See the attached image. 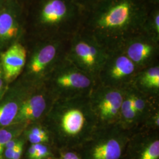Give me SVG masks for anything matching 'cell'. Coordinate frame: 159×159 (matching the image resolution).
<instances>
[{"instance_id":"cell-22","label":"cell","mask_w":159,"mask_h":159,"mask_svg":"<svg viewBox=\"0 0 159 159\" xmlns=\"http://www.w3.org/2000/svg\"><path fill=\"white\" fill-rule=\"evenodd\" d=\"M75 4L79 7L84 12L89 9L91 8L92 7L96 5L101 0H72Z\"/></svg>"},{"instance_id":"cell-24","label":"cell","mask_w":159,"mask_h":159,"mask_svg":"<svg viewBox=\"0 0 159 159\" xmlns=\"http://www.w3.org/2000/svg\"><path fill=\"white\" fill-rule=\"evenodd\" d=\"M23 146H24V143L22 140H20V142L18 143V144L17 146L16 150L14 153L12 159H20L23 153Z\"/></svg>"},{"instance_id":"cell-30","label":"cell","mask_w":159,"mask_h":159,"mask_svg":"<svg viewBox=\"0 0 159 159\" xmlns=\"http://www.w3.org/2000/svg\"><path fill=\"white\" fill-rule=\"evenodd\" d=\"M152 6H159V0H146Z\"/></svg>"},{"instance_id":"cell-14","label":"cell","mask_w":159,"mask_h":159,"mask_svg":"<svg viewBox=\"0 0 159 159\" xmlns=\"http://www.w3.org/2000/svg\"><path fill=\"white\" fill-rule=\"evenodd\" d=\"M137 77H139L141 84L148 89H159V67L157 63L140 70Z\"/></svg>"},{"instance_id":"cell-31","label":"cell","mask_w":159,"mask_h":159,"mask_svg":"<svg viewBox=\"0 0 159 159\" xmlns=\"http://www.w3.org/2000/svg\"><path fill=\"white\" fill-rule=\"evenodd\" d=\"M2 86H3V81H2V78H1V77H0V93H1V90H2Z\"/></svg>"},{"instance_id":"cell-19","label":"cell","mask_w":159,"mask_h":159,"mask_svg":"<svg viewBox=\"0 0 159 159\" xmlns=\"http://www.w3.org/2000/svg\"><path fill=\"white\" fill-rule=\"evenodd\" d=\"M17 131L5 129H0V157L4 151L6 143L14 138Z\"/></svg>"},{"instance_id":"cell-28","label":"cell","mask_w":159,"mask_h":159,"mask_svg":"<svg viewBox=\"0 0 159 159\" xmlns=\"http://www.w3.org/2000/svg\"><path fill=\"white\" fill-rule=\"evenodd\" d=\"M62 157L63 159H81L77 154L72 152H67L64 154Z\"/></svg>"},{"instance_id":"cell-10","label":"cell","mask_w":159,"mask_h":159,"mask_svg":"<svg viewBox=\"0 0 159 159\" xmlns=\"http://www.w3.org/2000/svg\"><path fill=\"white\" fill-rule=\"evenodd\" d=\"M27 50L20 43H16L1 55V67L7 81L16 79L26 63Z\"/></svg>"},{"instance_id":"cell-8","label":"cell","mask_w":159,"mask_h":159,"mask_svg":"<svg viewBox=\"0 0 159 159\" xmlns=\"http://www.w3.org/2000/svg\"><path fill=\"white\" fill-rule=\"evenodd\" d=\"M69 40L52 39L37 49L29 62V73L43 74L52 64L60 62L66 56Z\"/></svg>"},{"instance_id":"cell-9","label":"cell","mask_w":159,"mask_h":159,"mask_svg":"<svg viewBox=\"0 0 159 159\" xmlns=\"http://www.w3.org/2000/svg\"><path fill=\"white\" fill-rule=\"evenodd\" d=\"M124 97L119 90L109 88L99 93L91 102L92 108L97 119L103 122L114 120L120 113Z\"/></svg>"},{"instance_id":"cell-32","label":"cell","mask_w":159,"mask_h":159,"mask_svg":"<svg viewBox=\"0 0 159 159\" xmlns=\"http://www.w3.org/2000/svg\"><path fill=\"white\" fill-rule=\"evenodd\" d=\"M2 67H1V64L0 63V77L2 75Z\"/></svg>"},{"instance_id":"cell-6","label":"cell","mask_w":159,"mask_h":159,"mask_svg":"<svg viewBox=\"0 0 159 159\" xmlns=\"http://www.w3.org/2000/svg\"><path fill=\"white\" fill-rule=\"evenodd\" d=\"M159 40L143 32L125 40L119 49L135 64L140 71L153 65L159 53Z\"/></svg>"},{"instance_id":"cell-7","label":"cell","mask_w":159,"mask_h":159,"mask_svg":"<svg viewBox=\"0 0 159 159\" xmlns=\"http://www.w3.org/2000/svg\"><path fill=\"white\" fill-rule=\"evenodd\" d=\"M139 70L120 49L108 51L98 77L106 84H121L136 78Z\"/></svg>"},{"instance_id":"cell-20","label":"cell","mask_w":159,"mask_h":159,"mask_svg":"<svg viewBox=\"0 0 159 159\" xmlns=\"http://www.w3.org/2000/svg\"><path fill=\"white\" fill-rule=\"evenodd\" d=\"M130 100L131 105L134 111L136 112L137 114L142 113L146 108V102L142 98L136 96H131L129 97Z\"/></svg>"},{"instance_id":"cell-27","label":"cell","mask_w":159,"mask_h":159,"mask_svg":"<svg viewBox=\"0 0 159 159\" xmlns=\"http://www.w3.org/2000/svg\"><path fill=\"white\" fill-rule=\"evenodd\" d=\"M20 140H18L16 138H14L11 140H10L9 142L6 143V146H5V148H4V150L6 148H14L15 147L17 144L18 143V142H20Z\"/></svg>"},{"instance_id":"cell-23","label":"cell","mask_w":159,"mask_h":159,"mask_svg":"<svg viewBox=\"0 0 159 159\" xmlns=\"http://www.w3.org/2000/svg\"><path fill=\"white\" fill-rule=\"evenodd\" d=\"M28 138L29 141L33 144H41L42 143L46 142L48 141V135H44V136H40V135H35L31 133H28Z\"/></svg>"},{"instance_id":"cell-11","label":"cell","mask_w":159,"mask_h":159,"mask_svg":"<svg viewBox=\"0 0 159 159\" xmlns=\"http://www.w3.org/2000/svg\"><path fill=\"white\" fill-rule=\"evenodd\" d=\"M46 102L42 95H35L25 100L18 108L14 122H23L37 119L44 113Z\"/></svg>"},{"instance_id":"cell-3","label":"cell","mask_w":159,"mask_h":159,"mask_svg":"<svg viewBox=\"0 0 159 159\" xmlns=\"http://www.w3.org/2000/svg\"><path fill=\"white\" fill-rule=\"evenodd\" d=\"M97 118L91 100L85 96L65 99L58 116V126L66 139H77L95 130Z\"/></svg>"},{"instance_id":"cell-1","label":"cell","mask_w":159,"mask_h":159,"mask_svg":"<svg viewBox=\"0 0 159 159\" xmlns=\"http://www.w3.org/2000/svg\"><path fill=\"white\" fill-rule=\"evenodd\" d=\"M153 6L146 0H101L83 12L79 31L91 35L107 50L144 32Z\"/></svg>"},{"instance_id":"cell-29","label":"cell","mask_w":159,"mask_h":159,"mask_svg":"<svg viewBox=\"0 0 159 159\" xmlns=\"http://www.w3.org/2000/svg\"><path fill=\"white\" fill-rule=\"evenodd\" d=\"M36 156V150L33 145L29 149V156L31 159H35Z\"/></svg>"},{"instance_id":"cell-17","label":"cell","mask_w":159,"mask_h":159,"mask_svg":"<svg viewBox=\"0 0 159 159\" xmlns=\"http://www.w3.org/2000/svg\"><path fill=\"white\" fill-rule=\"evenodd\" d=\"M120 113L125 121L128 123L133 122L136 117L137 114L134 110L131 107L130 97L123 99L120 108Z\"/></svg>"},{"instance_id":"cell-13","label":"cell","mask_w":159,"mask_h":159,"mask_svg":"<svg viewBox=\"0 0 159 159\" xmlns=\"http://www.w3.org/2000/svg\"><path fill=\"white\" fill-rule=\"evenodd\" d=\"M19 27L11 14L4 12L0 14V39L9 40L16 37Z\"/></svg>"},{"instance_id":"cell-25","label":"cell","mask_w":159,"mask_h":159,"mask_svg":"<svg viewBox=\"0 0 159 159\" xmlns=\"http://www.w3.org/2000/svg\"><path fill=\"white\" fill-rule=\"evenodd\" d=\"M18 144V143L14 148H6V149L4 150V155H5V157H6V159H12L14 153H15V152L16 150V148H17Z\"/></svg>"},{"instance_id":"cell-5","label":"cell","mask_w":159,"mask_h":159,"mask_svg":"<svg viewBox=\"0 0 159 159\" xmlns=\"http://www.w3.org/2000/svg\"><path fill=\"white\" fill-rule=\"evenodd\" d=\"M55 83L65 99L85 96L91 90L95 80L70 62L65 56L56 68Z\"/></svg>"},{"instance_id":"cell-26","label":"cell","mask_w":159,"mask_h":159,"mask_svg":"<svg viewBox=\"0 0 159 159\" xmlns=\"http://www.w3.org/2000/svg\"><path fill=\"white\" fill-rule=\"evenodd\" d=\"M29 133L35 134V135H40V136L48 135L47 131L45 130L40 127H34L29 131Z\"/></svg>"},{"instance_id":"cell-16","label":"cell","mask_w":159,"mask_h":159,"mask_svg":"<svg viewBox=\"0 0 159 159\" xmlns=\"http://www.w3.org/2000/svg\"><path fill=\"white\" fill-rule=\"evenodd\" d=\"M144 32L159 40V6H153L144 25Z\"/></svg>"},{"instance_id":"cell-21","label":"cell","mask_w":159,"mask_h":159,"mask_svg":"<svg viewBox=\"0 0 159 159\" xmlns=\"http://www.w3.org/2000/svg\"><path fill=\"white\" fill-rule=\"evenodd\" d=\"M32 145L36 150L35 159H44L50 153L47 147L43 144H33Z\"/></svg>"},{"instance_id":"cell-18","label":"cell","mask_w":159,"mask_h":159,"mask_svg":"<svg viewBox=\"0 0 159 159\" xmlns=\"http://www.w3.org/2000/svg\"><path fill=\"white\" fill-rule=\"evenodd\" d=\"M159 141L154 140L143 151L140 159H159Z\"/></svg>"},{"instance_id":"cell-4","label":"cell","mask_w":159,"mask_h":159,"mask_svg":"<svg viewBox=\"0 0 159 159\" xmlns=\"http://www.w3.org/2000/svg\"><path fill=\"white\" fill-rule=\"evenodd\" d=\"M108 50L91 35L78 31L69 40L66 57L76 67L96 79L108 56Z\"/></svg>"},{"instance_id":"cell-15","label":"cell","mask_w":159,"mask_h":159,"mask_svg":"<svg viewBox=\"0 0 159 159\" xmlns=\"http://www.w3.org/2000/svg\"><path fill=\"white\" fill-rule=\"evenodd\" d=\"M18 108L17 102H13L0 106V127L8 126L14 122Z\"/></svg>"},{"instance_id":"cell-2","label":"cell","mask_w":159,"mask_h":159,"mask_svg":"<svg viewBox=\"0 0 159 159\" xmlns=\"http://www.w3.org/2000/svg\"><path fill=\"white\" fill-rule=\"evenodd\" d=\"M83 11L72 0H44L37 22L49 29L56 39H70L80 29Z\"/></svg>"},{"instance_id":"cell-12","label":"cell","mask_w":159,"mask_h":159,"mask_svg":"<svg viewBox=\"0 0 159 159\" xmlns=\"http://www.w3.org/2000/svg\"><path fill=\"white\" fill-rule=\"evenodd\" d=\"M121 146L117 139L108 138L99 142L91 150L93 159H119Z\"/></svg>"}]
</instances>
